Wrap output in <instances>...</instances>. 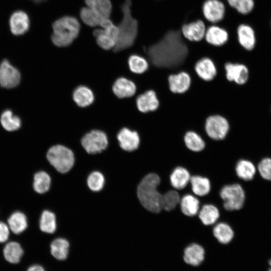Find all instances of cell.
Listing matches in <instances>:
<instances>
[{
  "label": "cell",
  "instance_id": "obj_36",
  "mask_svg": "<svg viewBox=\"0 0 271 271\" xmlns=\"http://www.w3.org/2000/svg\"><path fill=\"white\" fill-rule=\"evenodd\" d=\"M51 179L48 173L44 171L36 173L34 176L33 188L39 194L47 192L50 189Z\"/></svg>",
  "mask_w": 271,
  "mask_h": 271
},
{
  "label": "cell",
  "instance_id": "obj_9",
  "mask_svg": "<svg viewBox=\"0 0 271 271\" xmlns=\"http://www.w3.org/2000/svg\"><path fill=\"white\" fill-rule=\"evenodd\" d=\"M226 7L221 0H205L202 6V12L207 27L216 24L224 17Z\"/></svg>",
  "mask_w": 271,
  "mask_h": 271
},
{
  "label": "cell",
  "instance_id": "obj_5",
  "mask_svg": "<svg viewBox=\"0 0 271 271\" xmlns=\"http://www.w3.org/2000/svg\"><path fill=\"white\" fill-rule=\"evenodd\" d=\"M46 158L49 163L62 174L68 172L75 163V157L72 151L61 145L51 147L47 153Z\"/></svg>",
  "mask_w": 271,
  "mask_h": 271
},
{
  "label": "cell",
  "instance_id": "obj_20",
  "mask_svg": "<svg viewBox=\"0 0 271 271\" xmlns=\"http://www.w3.org/2000/svg\"><path fill=\"white\" fill-rule=\"evenodd\" d=\"M237 40L239 45L246 50H252L255 45V35L252 28L244 23L240 24L236 29Z\"/></svg>",
  "mask_w": 271,
  "mask_h": 271
},
{
  "label": "cell",
  "instance_id": "obj_28",
  "mask_svg": "<svg viewBox=\"0 0 271 271\" xmlns=\"http://www.w3.org/2000/svg\"><path fill=\"white\" fill-rule=\"evenodd\" d=\"M69 243L66 239L56 238L50 244V252L56 259L59 260H65L69 254Z\"/></svg>",
  "mask_w": 271,
  "mask_h": 271
},
{
  "label": "cell",
  "instance_id": "obj_4",
  "mask_svg": "<svg viewBox=\"0 0 271 271\" xmlns=\"http://www.w3.org/2000/svg\"><path fill=\"white\" fill-rule=\"evenodd\" d=\"M51 39L53 44L59 47H67L78 36L80 25L72 16H65L55 20L52 24Z\"/></svg>",
  "mask_w": 271,
  "mask_h": 271
},
{
  "label": "cell",
  "instance_id": "obj_18",
  "mask_svg": "<svg viewBox=\"0 0 271 271\" xmlns=\"http://www.w3.org/2000/svg\"><path fill=\"white\" fill-rule=\"evenodd\" d=\"M229 39L227 31L216 24H211L206 28L204 40L210 45L221 47L225 44Z\"/></svg>",
  "mask_w": 271,
  "mask_h": 271
},
{
  "label": "cell",
  "instance_id": "obj_8",
  "mask_svg": "<svg viewBox=\"0 0 271 271\" xmlns=\"http://www.w3.org/2000/svg\"><path fill=\"white\" fill-rule=\"evenodd\" d=\"M81 144L86 153L93 155L105 150L108 145V140L104 132L94 129L86 133L82 138Z\"/></svg>",
  "mask_w": 271,
  "mask_h": 271
},
{
  "label": "cell",
  "instance_id": "obj_35",
  "mask_svg": "<svg viewBox=\"0 0 271 271\" xmlns=\"http://www.w3.org/2000/svg\"><path fill=\"white\" fill-rule=\"evenodd\" d=\"M40 229L47 233H53L56 230V218L55 214L49 210H44L40 217Z\"/></svg>",
  "mask_w": 271,
  "mask_h": 271
},
{
  "label": "cell",
  "instance_id": "obj_38",
  "mask_svg": "<svg viewBox=\"0 0 271 271\" xmlns=\"http://www.w3.org/2000/svg\"><path fill=\"white\" fill-rule=\"evenodd\" d=\"M180 196L175 190H170L162 194L161 199V208L166 211L174 210L179 204Z\"/></svg>",
  "mask_w": 271,
  "mask_h": 271
},
{
  "label": "cell",
  "instance_id": "obj_23",
  "mask_svg": "<svg viewBox=\"0 0 271 271\" xmlns=\"http://www.w3.org/2000/svg\"><path fill=\"white\" fill-rule=\"evenodd\" d=\"M183 142L189 150L195 153L200 152L206 147L205 142L202 137L197 132L192 130H188L185 133Z\"/></svg>",
  "mask_w": 271,
  "mask_h": 271
},
{
  "label": "cell",
  "instance_id": "obj_42",
  "mask_svg": "<svg viewBox=\"0 0 271 271\" xmlns=\"http://www.w3.org/2000/svg\"><path fill=\"white\" fill-rule=\"evenodd\" d=\"M89 189L93 192H98L104 187L105 179L103 175L98 172L94 171L88 176L86 180Z\"/></svg>",
  "mask_w": 271,
  "mask_h": 271
},
{
  "label": "cell",
  "instance_id": "obj_26",
  "mask_svg": "<svg viewBox=\"0 0 271 271\" xmlns=\"http://www.w3.org/2000/svg\"><path fill=\"white\" fill-rule=\"evenodd\" d=\"M190 182L192 191L196 196H205L210 191L211 183L207 177L194 175L191 177Z\"/></svg>",
  "mask_w": 271,
  "mask_h": 271
},
{
  "label": "cell",
  "instance_id": "obj_7",
  "mask_svg": "<svg viewBox=\"0 0 271 271\" xmlns=\"http://www.w3.org/2000/svg\"><path fill=\"white\" fill-rule=\"evenodd\" d=\"M230 128L228 120L220 114L210 115L205 119L204 131L213 141L224 140L227 136Z\"/></svg>",
  "mask_w": 271,
  "mask_h": 271
},
{
  "label": "cell",
  "instance_id": "obj_43",
  "mask_svg": "<svg viewBox=\"0 0 271 271\" xmlns=\"http://www.w3.org/2000/svg\"><path fill=\"white\" fill-rule=\"evenodd\" d=\"M258 171L264 179L271 180V159L265 158L258 164Z\"/></svg>",
  "mask_w": 271,
  "mask_h": 271
},
{
  "label": "cell",
  "instance_id": "obj_22",
  "mask_svg": "<svg viewBox=\"0 0 271 271\" xmlns=\"http://www.w3.org/2000/svg\"><path fill=\"white\" fill-rule=\"evenodd\" d=\"M191 175L189 171L184 167H176L170 175L171 186L177 190L184 189L190 182Z\"/></svg>",
  "mask_w": 271,
  "mask_h": 271
},
{
  "label": "cell",
  "instance_id": "obj_34",
  "mask_svg": "<svg viewBox=\"0 0 271 271\" xmlns=\"http://www.w3.org/2000/svg\"><path fill=\"white\" fill-rule=\"evenodd\" d=\"M127 62L130 70L137 74H143L149 68L148 60L144 57L138 54L130 55Z\"/></svg>",
  "mask_w": 271,
  "mask_h": 271
},
{
  "label": "cell",
  "instance_id": "obj_44",
  "mask_svg": "<svg viewBox=\"0 0 271 271\" xmlns=\"http://www.w3.org/2000/svg\"><path fill=\"white\" fill-rule=\"evenodd\" d=\"M10 228L5 223L0 221V243L6 241L9 237Z\"/></svg>",
  "mask_w": 271,
  "mask_h": 271
},
{
  "label": "cell",
  "instance_id": "obj_32",
  "mask_svg": "<svg viewBox=\"0 0 271 271\" xmlns=\"http://www.w3.org/2000/svg\"><path fill=\"white\" fill-rule=\"evenodd\" d=\"M86 6L91 8L102 18H109L112 11L110 0H85Z\"/></svg>",
  "mask_w": 271,
  "mask_h": 271
},
{
  "label": "cell",
  "instance_id": "obj_33",
  "mask_svg": "<svg viewBox=\"0 0 271 271\" xmlns=\"http://www.w3.org/2000/svg\"><path fill=\"white\" fill-rule=\"evenodd\" d=\"M235 169L237 176L245 181L252 180L255 173L254 165L246 160H240L238 161Z\"/></svg>",
  "mask_w": 271,
  "mask_h": 271
},
{
  "label": "cell",
  "instance_id": "obj_14",
  "mask_svg": "<svg viewBox=\"0 0 271 271\" xmlns=\"http://www.w3.org/2000/svg\"><path fill=\"white\" fill-rule=\"evenodd\" d=\"M224 69L225 78L228 82H234L237 84L242 85L248 80V70L242 64L227 62L224 64Z\"/></svg>",
  "mask_w": 271,
  "mask_h": 271
},
{
  "label": "cell",
  "instance_id": "obj_10",
  "mask_svg": "<svg viewBox=\"0 0 271 271\" xmlns=\"http://www.w3.org/2000/svg\"><path fill=\"white\" fill-rule=\"evenodd\" d=\"M169 91L175 94H183L190 89L192 84L190 74L185 71L170 74L167 78Z\"/></svg>",
  "mask_w": 271,
  "mask_h": 271
},
{
  "label": "cell",
  "instance_id": "obj_12",
  "mask_svg": "<svg viewBox=\"0 0 271 271\" xmlns=\"http://www.w3.org/2000/svg\"><path fill=\"white\" fill-rule=\"evenodd\" d=\"M9 26L10 32L14 36H23L29 30V16L26 12L22 10L15 11L9 18Z\"/></svg>",
  "mask_w": 271,
  "mask_h": 271
},
{
  "label": "cell",
  "instance_id": "obj_25",
  "mask_svg": "<svg viewBox=\"0 0 271 271\" xmlns=\"http://www.w3.org/2000/svg\"><path fill=\"white\" fill-rule=\"evenodd\" d=\"M179 203L182 213L188 217L195 216L199 211L200 201L191 194L185 195L180 199Z\"/></svg>",
  "mask_w": 271,
  "mask_h": 271
},
{
  "label": "cell",
  "instance_id": "obj_16",
  "mask_svg": "<svg viewBox=\"0 0 271 271\" xmlns=\"http://www.w3.org/2000/svg\"><path fill=\"white\" fill-rule=\"evenodd\" d=\"M160 102L156 91L149 89L140 94L136 99L138 110L143 113L153 112L158 109Z\"/></svg>",
  "mask_w": 271,
  "mask_h": 271
},
{
  "label": "cell",
  "instance_id": "obj_24",
  "mask_svg": "<svg viewBox=\"0 0 271 271\" xmlns=\"http://www.w3.org/2000/svg\"><path fill=\"white\" fill-rule=\"evenodd\" d=\"M72 97L75 103L81 107L89 106L93 103L94 99L92 91L83 85L79 86L75 89Z\"/></svg>",
  "mask_w": 271,
  "mask_h": 271
},
{
  "label": "cell",
  "instance_id": "obj_27",
  "mask_svg": "<svg viewBox=\"0 0 271 271\" xmlns=\"http://www.w3.org/2000/svg\"><path fill=\"white\" fill-rule=\"evenodd\" d=\"M198 218L203 225H211L214 224L220 216L219 211L213 204L204 205L198 212Z\"/></svg>",
  "mask_w": 271,
  "mask_h": 271
},
{
  "label": "cell",
  "instance_id": "obj_21",
  "mask_svg": "<svg viewBox=\"0 0 271 271\" xmlns=\"http://www.w3.org/2000/svg\"><path fill=\"white\" fill-rule=\"evenodd\" d=\"M204 257V249L198 243H191L184 249V260L188 264L195 266L199 265L203 261Z\"/></svg>",
  "mask_w": 271,
  "mask_h": 271
},
{
  "label": "cell",
  "instance_id": "obj_3",
  "mask_svg": "<svg viewBox=\"0 0 271 271\" xmlns=\"http://www.w3.org/2000/svg\"><path fill=\"white\" fill-rule=\"evenodd\" d=\"M161 182L156 173L147 174L137 187V194L142 206L152 213H159L161 210L162 194L158 189Z\"/></svg>",
  "mask_w": 271,
  "mask_h": 271
},
{
  "label": "cell",
  "instance_id": "obj_37",
  "mask_svg": "<svg viewBox=\"0 0 271 271\" xmlns=\"http://www.w3.org/2000/svg\"><path fill=\"white\" fill-rule=\"evenodd\" d=\"M1 123L3 127L9 131H15L21 126L20 118L10 110L4 111L1 116Z\"/></svg>",
  "mask_w": 271,
  "mask_h": 271
},
{
  "label": "cell",
  "instance_id": "obj_15",
  "mask_svg": "<svg viewBox=\"0 0 271 271\" xmlns=\"http://www.w3.org/2000/svg\"><path fill=\"white\" fill-rule=\"evenodd\" d=\"M194 71L199 78L205 82L214 80L218 72L215 62L208 57L198 60L194 64Z\"/></svg>",
  "mask_w": 271,
  "mask_h": 271
},
{
  "label": "cell",
  "instance_id": "obj_46",
  "mask_svg": "<svg viewBox=\"0 0 271 271\" xmlns=\"http://www.w3.org/2000/svg\"><path fill=\"white\" fill-rule=\"evenodd\" d=\"M30 1H32V2H33L35 4H40L43 3L44 2H45L46 1H47L48 0H30Z\"/></svg>",
  "mask_w": 271,
  "mask_h": 271
},
{
  "label": "cell",
  "instance_id": "obj_17",
  "mask_svg": "<svg viewBox=\"0 0 271 271\" xmlns=\"http://www.w3.org/2000/svg\"><path fill=\"white\" fill-rule=\"evenodd\" d=\"M117 139L120 148L126 152L136 151L141 143L138 132L127 127H123L118 131Z\"/></svg>",
  "mask_w": 271,
  "mask_h": 271
},
{
  "label": "cell",
  "instance_id": "obj_1",
  "mask_svg": "<svg viewBox=\"0 0 271 271\" xmlns=\"http://www.w3.org/2000/svg\"><path fill=\"white\" fill-rule=\"evenodd\" d=\"M188 42L180 30H170L159 40L144 47L143 50L154 67L180 71L188 56Z\"/></svg>",
  "mask_w": 271,
  "mask_h": 271
},
{
  "label": "cell",
  "instance_id": "obj_2",
  "mask_svg": "<svg viewBox=\"0 0 271 271\" xmlns=\"http://www.w3.org/2000/svg\"><path fill=\"white\" fill-rule=\"evenodd\" d=\"M131 0H124L121 6L122 17L117 25L118 37L113 51L118 52L131 47L139 34L138 20L131 14Z\"/></svg>",
  "mask_w": 271,
  "mask_h": 271
},
{
  "label": "cell",
  "instance_id": "obj_47",
  "mask_svg": "<svg viewBox=\"0 0 271 271\" xmlns=\"http://www.w3.org/2000/svg\"><path fill=\"white\" fill-rule=\"evenodd\" d=\"M268 263H269V265L270 266V267L268 269V271H271V259L269 260Z\"/></svg>",
  "mask_w": 271,
  "mask_h": 271
},
{
  "label": "cell",
  "instance_id": "obj_39",
  "mask_svg": "<svg viewBox=\"0 0 271 271\" xmlns=\"http://www.w3.org/2000/svg\"><path fill=\"white\" fill-rule=\"evenodd\" d=\"M80 16L82 22L90 27L100 26L101 22L104 19L87 6L81 9Z\"/></svg>",
  "mask_w": 271,
  "mask_h": 271
},
{
  "label": "cell",
  "instance_id": "obj_19",
  "mask_svg": "<svg viewBox=\"0 0 271 271\" xmlns=\"http://www.w3.org/2000/svg\"><path fill=\"white\" fill-rule=\"evenodd\" d=\"M112 91L119 98H125L133 96L137 91L135 83L126 78L119 77L114 82Z\"/></svg>",
  "mask_w": 271,
  "mask_h": 271
},
{
  "label": "cell",
  "instance_id": "obj_13",
  "mask_svg": "<svg viewBox=\"0 0 271 271\" xmlns=\"http://www.w3.org/2000/svg\"><path fill=\"white\" fill-rule=\"evenodd\" d=\"M19 71L13 66L7 60H4L0 64V85L6 88H13L20 82Z\"/></svg>",
  "mask_w": 271,
  "mask_h": 271
},
{
  "label": "cell",
  "instance_id": "obj_40",
  "mask_svg": "<svg viewBox=\"0 0 271 271\" xmlns=\"http://www.w3.org/2000/svg\"><path fill=\"white\" fill-rule=\"evenodd\" d=\"M93 34L97 45L101 48L105 50L113 49L115 41L102 28L95 29Z\"/></svg>",
  "mask_w": 271,
  "mask_h": 271
},
{
  "label": "cell",
  "instance_id": "obj_41",
  "mask_svg": "<svg viewBox=\"0 0 271 271\" xmlns=\"http://www.w3.org/2000/svg\"><path fill=\"white\" fill-rule=\"evenodd\" d=\"M226 4L242 15L249 14L254 7L253 0H226Z\"/></svg>",
  "mask_w": 271,
  "mask_h": 271
},
{
  "label": "cell",
  "instance_id": "obj_11",
  "mask_svg": "<svg viewBox=\"0 0 271 271\" xmlns=\"http://www.w3.org/2000/svg\"><path fill=\"white\" fill-rule=\"evenodd\" d=\"M206 30L205 21L201 19L185 23L180 29L184 38L191 42H199L204 40Z\"/></svg>",
  "mask_w": 271,
  "mask_h": 271
},
{
  "label": "cell",
  "instance_id": "obj_31",
  "mask_svg": "<svg viewBox=\"0 0 271 271\" xmlns=\"http://www.w3.org/2000/svg\"><path fill=\"white\" fill-rule=\"evenodd\" d=\"M213 233L218 241L223 244L229 243L234 236L232 228L225 222H219L216 224L213 227Z\"/></svg>",
  "mask_w": 271,
  "mask_h": 271
},
{
  "label": "cell",
  "instance_id": "obj_45",
  "mask_svg": "<svg viewBox=\"0 0 271 271\" xmlns=\"http://www.w3.org/2000/svg\"><path fill=\"white\" fill-rule=\"evenodd\" d=\"M27 271H46L45 268L39 264H33L30 266Z\"/></svg>",
  "mask_w": 271,
  "mask_h": 271
},
{
  "label": "cell",
  "instance_id": "obj_29",
  "mask_svg": "<svg viewBox=\"0 0 271 271\" xmlns=\"http://www.w3.org/2000/svg\"><path fill=\"white\" fill-rule=\"evenodd\" d=\"M23 254V248L20 244L16 241L8 242L3 249V254L5 259L11 263H19Z\"/></svg>",
  "mask_w": 271,
  "mask_h": 271
},
{
  "label": "cell",
  "instance_id": "obj_30",
  "mask_svg": "<svg viewBox=\"0 0 271 271\" xmlns=\"http://www.w3.org/2000/svg\"><path fill=\"white\" fill-rule=\"evenodd\" d=\"M8 226L15 234H20L24 231L28 226L26 216L20 211L12 213L8 219Z\"/></svg>",
  "mask_w": 271,
  "mask_h": 271
},
{
  "label": "cell",
  "instance_id": "obj_6",
  "mask_svg": "<svg viewBox=\"0 0 271 271\" xmlns=\"http://www.w3.org/2000/svg\"><path fill=\"white\" fill-rule=\"evenodd\" d=\"M220 196L223 200V206L227 211L240 209L245 201V193L238 184L224 185L220 190Z\"/></svg>",
  "mask_w": 271,
  "mask_h": 271
}]
</instances>
